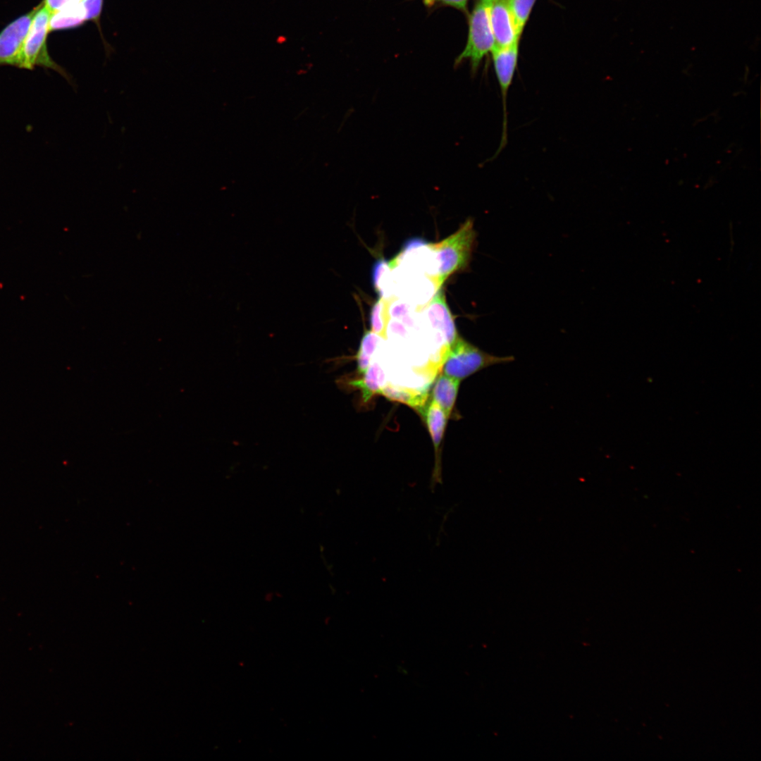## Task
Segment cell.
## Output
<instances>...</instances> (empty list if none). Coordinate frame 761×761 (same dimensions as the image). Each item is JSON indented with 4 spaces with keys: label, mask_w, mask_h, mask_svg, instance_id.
Listing matches in <instances>:
<instances>
[{
    "label": "cell",
    "mask_w": 761,
    "mask_h": 761,
    "mask_svg": "<svg viewBox=\"0 0 761 761\" xmlns=\"http://www.w3.org/2000/svg\"><path fill=\"white\" fill-rule=\"evenodd\" d=\"M103 0H82L86 20H96L100 16Z\"/></svg>",
    "instance_id": "obj_16"
},
{
    "label": "cell",
    "mask_w": 761,
    "mask_h": 761,
    "mask_svg": "<svg viewBox=\"0 0 761 761\" xmlns=\"http://www.w3.org/2000/svg\"><path fill=\"white\" fill-rule=\"evenodd\" d=\"M424 1H426V0H424Z\"/></svg>",
    "instance_id": "obj_20"
},
{
    "label": "cell",
    "mask_w": 761,
    "mask_h": 761,
    "mask_svg": "<svg viewBox=\"0 0 761 761\" xmlns=\"http://www.w3.org/2000/svg\"><path fill=\"white\" fill-rule=\"evenodd\" d=\"M467 0H426L424 3L428 6H432L436 2L451 6L459 9H465Z\"/></svg>",
    "instance_id": "obj_19"
},
{
    "label": "cell",
    "mask_w": 761,
    "mask_h": 761,
    "mask_svg": "<svg viewBox=\"0 0 761 761\" xmlns=\"http://www.w3.org/2000/svg\"></svg>",
    "instance_id": "obj_21"
},
{
    "label": "cell",
    "mask_w": 761,
    "mask_h": 761,
    "mask_svg": "<svg viewBox=\"0 0 761 761\" xmlns=\"http://www.w3.org/2000/svg\"><path fill=\"white\" fill-rule=\"evenodd\" d=\"M379 338V335L371 330H366L364 333L355 356L357 372L359 375L363 373L371 364V357L380 340Z\"/></svg>",
    "instance_id": "obj_13"
},
{
    "label": "cell",
    "mask_w": 761,
    "mask_h": 761,
    "mask_svg": "<svg viewBox=\"0 0 761 761\" xmlns=\"http://www.w3.org/2000/svg\"><path fill=\"white\" fill-rule=\"evenodd\" d=\"M536 0H509L517 36L519 37Z\"/></svg>",
    "instance_id": "obj_15"
},
{
    "label": "cell",
    "mask_w": 761,
    "mask_h": 761,
    "mask_svg": "<svg viewBox=\"0 0 761 761\" xmlns=\"http://www.w3.org/2000/svg\"><path fill=\"white\" fill-rule=\"evenodd\" d=\"M460 380L445 374L440 375L432 390V400L443 409L447 417L454 408Z\"/></svg>",
    "instance_id": "obj_10"
},
{
    "label": "cell",
    "mask_w": 761,
    "mask_h": 761,
    "mask_svg": "<svg viewBox=\"0 0 761 761\" xmlns=\"http://www.w3.org/2000/svg\"><path fill=\"white\" fill-rule=\"evenodd\" d=\"M490 3V0H481L474 8L469 20L466 46L455 61L458 64L469 59L473 71L477 69L483 56L493 49L495 44L489 18Z\"/></svg>",
    "instance_id": "obj_4"
},
{
    "label": "cell",
    "mask_w": 761,
    "mask_h": 761,
    "mask_svg": "<svg viewBox=\"0 0 761 761\" xmlns=\"http://www.w3.org/2000/svg\"><path fill=\"white\" fill-rule=\"evenodd\" d=\"M51 16L50 12L44 5V2H42L33 18L23 44L20 68L32 70L39 66L52 69L71 83L68 74L51 58L48 53L46 42L48 33L50 32Z\"/></svg>",
    "instance_id": "obj_3"
},
{
    "label": "cell",
    "mask_w": 761,
    "mask_h": 761,
    "mask_svg": "<svg viewBox=\"0 0 761 761\" xmlns=\"http://www.w3.org/2000/svg\"><path fill=\"white\" fill-rule=\"evenodd\" d=\"M80 1L82 0H44L43 2L45 7L52 15L66 6Z\"/></svg>",
    "instance_id": "obj_18"
},
{
    "label": "cell",
    "mask_w": 761,
    "mask_h": 761,
    "mask_svg": "<svg viewBox=\"0 0 761 761\" xmlns=\"http://www.w3.org/2000/svg\"><path fill=\"white\" fill-rule=\"evenodd\" d=\"M388 322V304L384 299L380 297L373 304L371 309L370 324L371 331L380 338H385Z\"/></svg>",
    "instance_id": "obj_14"
},
{
    "label": "cell",
    "mask_w": 761,
    "mask_h": 761,
    "mask_svg": "<svg viewBox=\"0 0 761 761\" xmlns=\"http://www.w3.org/2000/svg\"><path fill=\"white\" fill-rule=\"evenodd\" d=\"M380 394L388 399L404 403L419 411L425 404L427 392L386 383Z\"/></svg>",
    "instance_id": "obj_12"
},
{
    "label": "cell",
    "mask_w": 761,
    "mask_h": 761,
    "mask_svg": "<svg viewBox=\"0 0 761 761\" xmlns=\"http://www.w3.org/2000/svg\"><path fill=\"white\" fill-rule=\"evenodd\" d=\"M41 4L10 23L0 32V66L20 67L23 44Z\"/></svg>",
    "instance_id": "obj_5"
},
{
    "label": "cell",
    "mask_w": 761,
    "mask_h": 761,
    "mask_svg": "<svg viewBox=\"0 0 761 761\" xmlns=\"http://www.w3.org/2000/svg\"><path fill=\"white\" fill-rule=\"evenodd\" d=\"M419 412L421 413L425 420L433 443L435 453V475L438 476L440 471L438 452L448 417L443 409L432 400L426 406H423Z\"/></svg>",
    "instance_id": "obj_9"
},
{
    "label": "cell",
    "mask_w": 761,
    "mask_h": 761,
    "mask_svg": "<svg viewBox=\"0 0 761 761\" xmlns=\"http://www.w3.org/2000/svg\"><path fill=\"white\" fill-rule=\"evenodd\" d=\"M476 237L473 220L469 218L455 233L433 245L439 261L437 275L439 287L451 275L468 267Z\"/></svg>",
    "instance_id": "obj_1"
},
{
    "label": "cell",
    "mask_w": 761,
    "mask_h": 761,
    "mask_svg": "<svg viewBox=\"0 0 761 761\" xmlns=\"http://www.w3.org/2000/svg\"><path fill=\"white\" fill-rule=\"evenodd\" d=\"M338 383L349 388L359 390L363 402H367L373 395L380 394L387 380L385 372L378 362L373 361L359 377L342 378Z\"/></svg>",
    "instance_id": "obj_8"
},
{
    "label": "cell",
    "mask_w": 761,
    "mask_h": 761,
    "mask_svg": "<svg viewBox=\"0 0 761 761\" xmlns=\"http://www.w3.org/2000/svg\"><path fill=\"white\" fill-rule=\"evenodd\" d=\"M86 20L82 1L65 6L51 16L49 29L58 30L79 26Z\"/></svg>",
    "instance_id": "obj_11"
},
{
    "label": "cell",
    "mask_w": 761,
    "mask_h": 761,
    "mask_svg": "<svg viewBox=\"0 0 761 761\" xmlns=\"http://www.w3.org/2000/svg\"><path fill=\"white\" fill-rule=\"evenodd\" d=\"M388 266H389V263L388 264L386 262V261H385L383 259H380L379 260H377V261L374 264V266L373 267V273H372L373 285V287H374L375 290H376V292L378 293L379 295H381V290H380V285H379V280H380V276L383 274L384 270Z\"/></svg>",
    "instance_id": "obj_17"
},
{
    "label": "cell",
    "mask_w": 761,
    "mask_h": 761,
    "mask_svg": "<svg viewBox=\"0 0 761 761\" xmlns=\"http://www.w3.org/2000/svg\"><path fill=\"white\" fill-rule=\"evenodd\" d=\"M428 315L433 326L439 332L445 346L449 347L459 337L442 290L439 289L430 302Z\"/></svg>",
    "instance_id": "obj_7"
},
{
    "label": "cell",
    "mask_w": 761,
    "mask_h": 761,
    "mask_svg": "<svg viewBox=\"0 0 761 761\" xmlns=\"http://www.w3.org/2000/svg\"><path fill=\"white\" fill-rule=\"evenodd\" d=\"M514 359L512 356L487 353L459 337L449 346L442 368L443 374L461 380L488 366Z\"/></svg>",
    "instance_id": "obj_2"
},
{
    "label": "cell",
    "mask_w": 761,
    "mask_h": 761,
    "mask_svg": "<svg viewBox=\"0 0 761 761\" xmlns=\"http://www.w3.org/2000/svg\"><path fill=\"white\" fill-rule=\"evenodd\" d=\"M489 18L494 37L493 47L504 48L519 41L509 0H490Z\"/></svg>",
    "instance_id": "obj_6"
}]
</instances>
